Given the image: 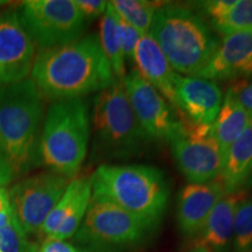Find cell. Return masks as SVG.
<instances>
[{
    "mask_svg": "<svg viewBox=\"0 0 252 252\" xmlns=\"http://www.w3.org/2000/svg\"><path fill=\"white\" fill-rule=\"evenodd\" d=\"M212 26L222 36L252 31V0H236L224 17L213 23Z\"/></svg>",
    "mask_w": 252,
    "mask_h": 252,
    "instance_id": "cb8c5ba5",
    "label": "cell"
},
{
    "mask_svg": "<svg viewBox=\"0 0 252 252\" xmlns=\"http://www.w3.org/2000/svg\"><path fill=\"white\" fill-rule=\"evenodd\" d=\"M236 0H209V1L197 2L198 7L203 13L209 17L210 23H215L226 14V12L232 7Z\"/></svg>",
    "mask_w": 252,
    "mask_h": 252,
    "instance_id": "83f0119b",
    "label": "cell"
},
{
    "mask_svg": "<svg viewBox=\"0 0 252 252\" xmlns=\"http://www.w3.org/2000/svg\"><path fill=\"white\" fill-rule=\"evenodd\" d=\"M228 93L237 100L252 121V80L237 78L229 87Z\"/></svg>",
    "mask_w": 252,
    "mask_h": 252,
    "instance_id": "4316f807",
    "label": "cell"
},
{
    "mask_svg": "<svg viewBox=\"0 0 252 252\" xmlns=\"http://www.w3.org/2000/svg\"><path fill=\"white\" fill-rule=\"evenodd\" d=\"M250 122L248 113L226 91L219 115L212 124L213 137L220 145L223 157L230 145L245 130Z\"/></svg>",
    "mask_w": 252,
    "mask_h": 252,
    "instance_id": "ffe728a7",
    "label": "cell"
},
{
    "mask_svg": "<svg viewBox=\"0 0 252 252\" xmlns=\"http://www.w3.org/2000/svg\"><path fill=\"white\" fill-rule=\"evenodd\" d=\"M182 131L171 140L172 153L189 184H203L220 176L223 153L212 133V125H200L181 113Z\"/></svg>",
    "mask_w": 252,
    "mask_h": 252,
    "instance_id": "9c48e42d",
    "label": "cell"
},
{
    "mask_svg": "<svg viewBox=\"0 0 252 252\" xmlns=\"http://www.w3.org/2000/svg\"><path fill=\"white\" fill-rule=\"evenodd\" d=\"M93 198L121 207L152 223L160 222L168 202L165 174L145 165H100L90 178Z\"/></svg>",
    "mask_w": 252,
    "mask_h": 252,
    "instance_id": "277c9868",
    "label": "cell"
},
{
    "mask_svg": "<svg viewBox=\"0 0 252 252\" xmlns=\"http://www.w3.org/2000/svg\"><path fill=\"white\" fill-rule=\"evenodd\" d=\"M8 206H9L8 191L6 190V188H0V213H1L2 210Z\"/></svg>",
    "mask_w": 252,
    "mask_h": 252,
    "instance_id": "1f68e13d",
    "label": "cell"
},
{
    "mask_svg": "<svg viewBox=\"0 0 252 252\" xmlns=\"http://www.w3.org/2000/svg\"><path fill=\"white\" fill-rule=\"evenodd\" d=\"M7 4H9V1H2V0H0V6H4Z\"/></svg>",
    "mask_w": 252,
    "mask_h": 252,
    "instance_id": "d590c367",
    "label": "cell"
},
{
    "mask_svg": "<svg viewBox=\"0 0 252 252\" xmlns=\"http://www.w3.org/2000/svg\"><path fill=\"white\" fill-rule=\"evenodd\" d=\"M247 197V190L239 189L220 198L208 216L201 231L194 237V248L208 249L215 252L226 250L234 238L237 207Z\"/></svg>",
    "mask_w": 252,
    "mask_h": 252,
    "instance_id": "e0dca14e",
    "label": "cell"
},
{
    "mask_svg": "<svg viewBox=\"0 0 252 252\" xmlns=\"http://www.w3.org/2000/svg\"><path fill=\"white\" fill-rule=\"evenodd\" d=\"M77 8L84 19H94L105 13L108 1L103 0H76Z\"/></svg>",
    "mask_w": 252,
    "mask_h": 252,
    "instance_id": "f1b7e54d",
    "label": "cell"
},
{
    "mask_svg": "<svg viewBox=\"0 0 252 252\" xmlns=\"http://www.w3.org/2000/svg\"><path fill=\"white\" fill-rule=\"evenodd\" d=\"M252 163V121L236 138L223 157L219 179L226 194L243 188Z\"/></svg>",
    "mask_w": 252,
    "mask_h": 252,
    "instance_id": "d6986e66",
    "label": "cell"
},
{
    "mask_svg": "<svg viewBox=\"0 0 252 252\" xmlns=\"http://www.w3.org/2000/svg\"><path fill=\"white\" fill-rule=\"evenodd\" d=\"M157 225L111 202L91 197L76 239L94 247H132L141 243Z\"/></svg>",
    "mask_w": 252,
    "mask_h": 252,
    "instance_id": "52a82bcc",
    "label": "cell"
},
{
    "mask_svg": "<svg viewBox=\"0 0 252 252\" xmlns=\"http://www.w3.org/2000/svg\"><path fill=\"white\" fill-rule=\"evenodd\" d=\"M190 252H215V251L208 250V249H202V248H194Z\"/></svg>",
    "mask_w": 252,
    "mask_h": 252,
    "instance_id": "e575fe53",
    "label": "cell"
},
{
    "mask_svg": "<svg viewBox=\"0 0 252 252\" xmlns=\"http://www.w3.org/2000/svg\"><path fill=\"white\" fill-rule=\"evenodd\" d=\"M93 122L96 145L105 157L127 159L152 141L135 118L123 81L115 80L97 94Z\"/></svg>",
    "mask_w": 252,
    "mask_h": 252,
    "instance_id": "8992f818",
    "label": "cell"
},
{
    "mask_svg": "<svg viewBox=\"0 0 252 252\" xmlns=\"http://www.w3.org/2000/svg\"><path fill=\"white\" fill-rule=\"evenodd\" d=\"M251 62L252 31L237 32L223 36L212 59L197 76L210 81H235Z\"/></svg>",
    "mask_w": 252,
    "mask_h": 252,
    "instance_id": "2e32d148",
    "label": "cell"
},
{
    "mask_svg": "<svg viewBox=\"0 0 252 252\" xmlns=\"http://www.w3.org/2000/svg\"><path fill=\"white\" fill-rule=\"evenodd\" d=\"M119 17L127 21L140 36L147 35L150 32L154 13L161 2L147 0H115L110 1Z\"/></svg>",
    "mask_w": 252,
    "mask_h": 252,
    "instance_id": "7402d4cb",
    "label": "cell"
},
{
    "mask_svg": "<svg viewBox=\"0 0 252 252\" xmlns=\"http://www.w3.org/2000/svg\"><path fill=\"white\" fill-rule=\"evenodd\" d=\"M175 109L189 121L212 125L223 103V94L214 81L178 74L174 81Z\"/></svg>",
    "mask_w": 252,
    "mask_h": 252,
    "instance_id": "4fadbf2b",
    "label": "cell"
},
{
    "mask_svg": "<svg viewBox=\"0 0 252 252\" xmlns=\"http://www.w3.org/2000/svg\"><path fill=\"white\" fill-rule=\"evenodd\" d=\"M226 194L220 179L203 184H188L181 189L178 198L176 219L181 232L195 237L217 202Z\"/></svg>",
    "mask_w": 252,
    "mask_h": 252,
    "instance_id": "9a60e30c",
    "label": "cell"
},
{
    "mask_svg": "<svg viewBox=\"0 0 252 252\" xmlns=\"http://www.w3.org/2000/svg\"><path fill=\"white\" fill-rule=\"evenodd\" d=\"M31 72L41 96L55 102L100 93L115 82L96 34L67 45L40 49Z\"/></svg>",
    "mask_w": 252,
    "mask_h": 252,
    "instance_id": "6da1fadb",
    "label": "cell"
},
{
    "mask_svg": "<svg viewBox=\"0 0 252 252\" xmlns=\"http://www.w3.org/2000/svg\"><path fill=\"white\" fill-rule=\"evenodd\" d=\"M252 187V163H251V167H250V171L248 173V176H247V180H245L244 185H243V188L244 190H247V189L251 188Z\"/></svg>",
    "mask_w": 252,
    "mask_h": 252,
    "instance_id": "836d02e7",
    "label": "cell"
},
{
    "mask_svg": "<svg viewBox=\"0 0 252 252\" xmlns=\"http://www.w3.org/2000/svg\"><path fill=\"white\" fill-rule=\"evenodd\" d=\"M135 118L151 140L168 141L182 131L180 117L173 115L161 94L141 76L137 69L123 81Z\"/></svg>",
    "mask_w": 252,
    "mask_h": 252,
    "instance_id": "8fae6325",
    "label": "cell"
},
{
    "mask_svg": "<svg viewBox=\"0 0 252 252\" xmlns=\"http://www.w3.org/2000/svg\"><path fill=\"white\" fill-rule=\"evenodd\" d=\"M149 35L161 49L173 70L184 76H197L220 43L197 12L179 4H161L158 7Z\"/></svg>",
    "mask_w": 252,
    "mask_h": 252,
    "instance_id": "3957f363",
    "label": "cell"
},
{
    "mask_svg": "<svg viewBox=\"0 0 252 252\" xmlns=\"http://www.w3.org/2000/svg\"><path fill=\"white\" fill-rule=\"evenodd\" d=\"M36 252H78L74 245L54 237H46Z\"/></svg>",
    "mask_w": 252,
    "mask_h": 252,
    "instance_id": "f546056e",
    "label": "cell"
},
{
    "mask_svg": "<svg viewBox=\"0 0 252 252\" xmlns=\"http://www.w3.org/2000/svg\"><path fill=\"white\" fill-rule=\"evenodd\" d=\"M14 178L13 169L9 163L7 157L5 156L4 151L0 147V188H5Z\"/></svg>",
    "mask_w": 252,
    "mask_h": 252,
    "instance_id": "4dcf8cb0",
    "label": "cell"
},
{
    "mask_svg": "<svg viewBox=\"0 0 252 252\" xmlns=\"http://www.w3.org/2000/svg\"><path fill=\"white\" fill-rule=\"evenodd\" d=\"M35 47L24 30L17 9L0 14V65L4 86L26 80L33 68Z\"/></svg>",
    "mask_w": 252,
    "mask_h": 252,
    "instance_id": "7c38bea8",
    "label": "cell"
},
{
    "mask_svg": "<svg viewBox=\"0 0 252 252\" xmlns=\"http://www.w3.org/2000/svg\"><path fill=\"white\" fill-rule=\"evenodd\" d=\"M238 78H247V80H251L252 78V62L249 65H247L243 70H242L241 75H239Z\"/></svg>",
    "mask_w": 252,
    "mask_h": 252,
    "instance_id": "d6a6232c",
    "label": "cell"
},
{
    "mask_svg": "<svg viewBox=\"0 0 252 252\" xmlns=\"http://www.w3.org/2000/svg\"><path fill=\"white\" fill-rule=\"evenodd\" d=\"M42 96L32 80L0 87V147L14 176L40 165Z\"/></svg>",
    "mask_w": 252,
    "mask_h": 252,
    "instance_id": "7a4b0ae2",
    "label": "cell"
},
{
    "mask_svg": "<svg viewBox=\"0 0 252 252\" xmlns=\"http://www.w3.org/2000/svg\"><path fill=\"white\" fill-rule=\"evenodd\" d=\"M91 195L90 179L76 178L70 180L62 197L41 226L39 235L61 241L72 237L86 216Z\"/></svg>",
    "mask_w": 252,
    "mask_h": 252,
    "instance_id": "5bb4252c",
    "label": "cell"
},
{
    "mask_svg": "<svg viewBox=\"0 0 252 252\" xmlns=\"http://www.w3.org/2000/svg\"><path fill=\"white\" fill-rule=\"evenodd\" d=\"M115 9V8H113ZM117 24H118V35H119V42H121L122 52L125 59L134 60V53L135 48H137L138 41L140 39L139 33L131 26L127 21H125L122 17H119L117 12Z\"/></svg>",
    "mask_w": 252,
    "mask_h": 252,
    "instance_id": "484cf974",
    "label": "cell"
},
{
    "mask_svg": "<svg viewBox=\"0 0 252 252\" xmlns=\"http://www.w3.org/2000/svg\"><path fill=\"white\" fill-rule=\"evenodd\" d=\"M18 17L41 49L76 41L86 28V19L72 0H28L21 2Z\"/></svg>",
    "mask_w": 252,
    "mask_h": 252,
    "instance_id": "ba28073f",
    "label": "cell"
},
{
    "mask_svg": "<svg viewBox=\"0 0 252 252\" xmlns=\"http://www.w3.org/2000/svg\"><path fill=\"white\" fill-rule=\"evenodd\" d=\"M98 39L104 55L110 63L115 80L124 81L126 76L125 58L123 55L121 42H119L117 14L110 1L100 20Z\"/></svg>",
    "mask_w": 252,
    "mask_h": 252,
    "instance_id": "44dd1931",
    "label": "cell"
},
{
    "mask_svg": "<svg viewBox=\"0 0 252 252\" xmlns=\"http://www.w3.org/2000/svg\"><path fill=\"white\" fill-rule=\"evenodd\" d=\"M232 245L236 252H252V197L244 198L238 204Z\"/></svg>",
    "mask_w": 252,
    "mask_h": 252,
    "instance_id": "d4e9b609",
    "label": "cell"
},
{
    "mask_svg": "<svg viewBox=\"0 0 252 252\" xmlns=\"http://www.w3.org/2000/svg\"><path fill=\"white\" fill-rule=\"evenodd\" d=\"M89 135V113L83 99L53 103L41 131L40 162L50 172L74 178L86 159Z\"/></svg>",
    "mask_w": 252,
    "mask_h": 252,
    "instance_id": "5b68a950",
    "label": "cell"
},
{
    "mask_svg": "<svg viewBox=\"0 0 252 252\" xmlns=\"http://www.w3.org/2000/svg\"><path fill=\"white\" fill-rule=\"evenodd\" d=\"M39 247L28 241L11 206L0 213V252H36Z\"/></svg>",
    "mask_w": 252,
    "mask_h": 252,
    "instance_id": "603a6c76",
    "label": "cell"
},
{
    "mask_svg": "<svg viewBox=\"0 0 252 252\" xmlns=\"http://www.w3.org/2000/svg\"><path fill=\"white\" fill-rule=\"evenodd\" d=\"M70 179L54 172L28 176L8 191L11 209L26 235H39L41 226L67 189Z\"/></svg>",
    "mask_w": 252,
    "mask_h": 252,
    "instance_id": "30bf717a",
    "label": "cell"
},
{
    "mask_svg": "<svg viewBox=\"0 0 252 252\" xmlns=\"http://www.w3.org/2000/svg\"><path fill=\"white\" fill-rule=\"evenodd\" d=\"M134 62L141 76L175 108L174 81L178 72L173 70L161 49L149 34L140 36L138 41Z\"/></svg>",
    "mask_w": 252,
    "mask_h": 252,
    "instance_id": "ac0fdd59",
    "label": "cell"
}]
</instances>
